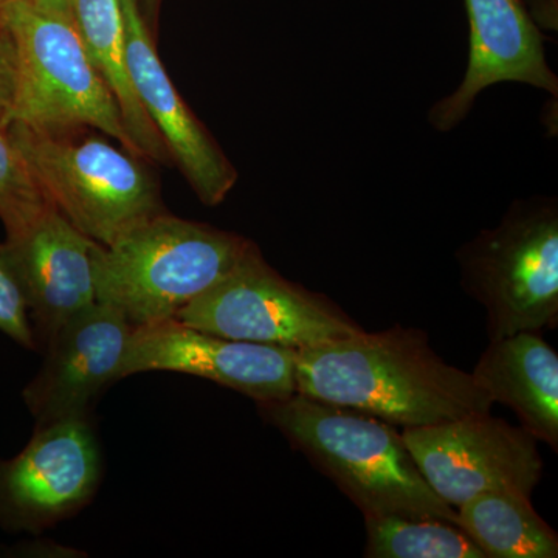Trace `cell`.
I'll use <instances>...</instances> for the list:
<instances>
[{
  "label": "cell",
  "mask_w": 558,
  "mask_h": 558,
  "mask_svg": "<svg viewBox=\"0 0 558 558\" xmlns=\"http://www.w3.org/2000/svg\"><path fill=\"white\" fill-rule=\"evenodd\" d=\"M20 275L36 343L97 303L94 248L57 208L16 240H5Z\"/></svg>",
  "instance_id": "5bb4252c"
},
{
  "label": "cell",
  "mask_w": 558,
  "mask_h": 558,
  "mask_svg": "<svg viewBox=\"0 0 558 558\" xmlns=\"http://www.w3.org/2000/svg\"><path fill=\"white\" fill-rule=\"evenodd\" d=\"M472 376L492 402L509 407L526 432L558 450V355L538 330L488 341Z\"/></svg>",
  "instance_id": "9a60e30c"
},
{
  "label": "cell",
  "mask_w": 558,
  "mask_h": 558,
  "mask_svg": "<svg viewBox=\"0 0 558 558\" xmlns=\"http://www.w3.org/2000/svg\"><path fill=\"white\" fill-rule=\"evenodd\" d=\"M101 472L89 416L38 425L17 457L0 462V524L33 534L53 527L89 505Z\"/></svg>",
  "instance_id": "9c48e42d"
},
{
  "label": "cell",
  "mask_w": 558,
  "mask_h": 558,
  "mask_svg": "<svg viewBox=\"0 0 558 558\" xmlns=\"http://www.w3.org/2000/svg\"><path fill=\"white\" fill-rule=\"evenodd\" d=\"M531 16L542 25L545 31L557 32L558 28V0H532Z\"/></svg>",
  "instance_id": "7402d4cb"
},
{
  "label": "cell",
  "mask_w": 558,
  "mask_h": 558,
  "mask_svg": "<svg viewBox=\"0 0 558 558\" xmlns=\"http://www.w3.org/2000/svg\"><path fill=\"white\" fill-rule=\"evenodd\" d=\"M296 349L248 343L170 318L132 330L120 380L148 371L190 374L259 402L296 392Z\"/></svg>",
  "instance_id": "30bf717a"
},
{
  "label": "cell",
  "mask_w": 558,
  "mask_h": 558,
  "mask_svg": "<svg viewBox=\"0 0 558 558\" xmlns=\"http://www.w3.org/2000/svg\"><path fill=\"white\" fill-rule=\"evenodd\" d=\"M461 284L486 311L488 340L558 325V201H513L458 250Z\"/></svg>",
  "instance_id": "8992f818"
},
{
  "label": "cell",
  "mask_w": 558,
  "mask_h": 558,
  "mask_svg": "<svg viewBox=\"0 0 558 558\" xmlns=\"http://www.w3.org/2000/svg\"><path fill=\"white\" fill-rule=\"evenodd\" d=\"M274 425L366 515L457 523V510L422 475L402 433L362 411L295 395L259 402Z\"/></svg>",
  "instance_id": "7a4b0ae2"
},
{
  "label": "cell",
  "mask_w": 558,
  "mask_h": 558,
  "mask_svg": "<svg viewBox=\"0 0 558 558\" xmlns=\"http://www.w3.org/2000/svg\"><path fill=\"white\" fill-rule=\"evenodd\" d=\"M132 330L123 314L97 301L50 337L43 368L24 389L38 425L89 416L102 389L120 380Z\"/></svg>",
  "instance_id": "4fadbf2b"
},
{
  "label": "cell",
  "mask_w": 558,
  "mask_h": 558,
  "mask_svg": "<svg viewBox=\"0 0 558 558\" xmlns=\"http://www.w3.org/2000/svg\"><path fill=\"white\" fill-rule=\"evenodd\" d=\"M16 69L13 44L5 31L0 32V126L9 128L13 112Z\"/></svg>",
  "instance_id": "44dd1931"
},
{
  "label": "cell",
  "mask_w": 558,
  "mask_h": 558,
  "mask_svg": "<svg viewBox=\"0 0 558 558\" xmlns=\"http://www.w3.org/2000/svg\"><path fill=\"white\" fill-rule=\"evenodd\" d=\"M51 209L53 204L11 140L9 128L0 126V220L7 240L27 233Z\"/></svg>",
  "instance_id": "d6986e66"
},
{
  "label": "cell",
  "mask_w": 558,
  "mask_h": 558,
  "mask_svg": "<svg viewBox=\"0 0 558 558\" xmlns=\"http://www.w3.org/2000/svg\"><path fill=\"white\" fill-rule=\"evenodd\" d=\"M175 319L226 339L290 349L332 343L363 330L329 296L282 277L256 244Z\"/></svg>",
  "instance_id": "52a82bcc"
},
{
  "label": "cell",
  "mask_w": 558,
  "mask_h": 558,
  "mask_svg": "<svg viewBox=\"0 0 558 558\" xmlns=\"http://www.w3.org/2000/svg\"><path fill=\"white\" fill-rule=\"evenodd\" d=\"M9 134L53 207L102 247L165 213L142 157L90 134H49L11 123Z\"/></svg>",
  "instance_id": "277c9868"
},
{
  "label": "cell",
  "mask_w": 558,
  "mask_h": 558,
  "mask_svg": "<svg viewBox=\"0 0 558 558\" xmlns=\"http://www.w3.org/2000/svg\"><path fill=\"white\" fill-rule=\"evenodd\" d=\"M469 61L457 89L428 110L433 130L451 132L488 87L519 83L558 97V76L546 60L545 36L521 0H464Z\"/></svg>",
  "instance_id": "8fae6325"
},
{
  "label": "cell",
  "mask_w": 558,
  "mask_h": 558,
  "mask_svg": "<svg viewBox=\"0 0 558 558\" xmlns=\"http://www.w3.org/2000/svg\"><path fill=\"white\" fill-rule=\"evenodd\" d=\"M422 475L451 508L492 490L531 497L543 475L538 440L490 413L403 428Z\"/></svg>",
  "instance_id": "ba28073f"
},
{
  "label": "cell",
  "mask_w": 558,
  "mask_h": 558,
  "mask_svg": "<svg viewBox=\"0 0 558 558\" xmlns=\"http://www.w3.org/2000/svg\"><path fill=\"white\" fill-rule=\"evenodd\" d=\"M72 20L92 64L119 102L128 134L143 159L171 165L170 149L140 105L128 72L120 0H70Z\"/></svg>",
  "instance_id": "2e32d148"
},
{
  "label": "cell",
  "mask_w": 558,
  "mask_h": 558,
  "mask_svg": "<svg viewBox=\"0 0 558 558\" xmlns=\"http://www.w3.org/2000/svg\"><path fill=\"white\" fill-rule=\"evenodd\" d=\"M120 7L128 72L140 105L156 124L191 190L202 204L218 207L240 174L172 84L157 54L140 0H120Z\"/></svg>",
  "instance_id": "7c38bea8"
},
{
  "label": "cell",
  "mask_w": 558,
  "mask_h": 558,
  "mask_svg": "<svg viewBox=\"0 0 558 558\" xmlns=\"http://www.w3.org/2000/svg\"><path fill=\"white\" fill-rule=\"evenodd\" d=\"M145 2L146 10H148L149 16L154 17L156 14L157 0H143Z\"/></svg>",
  "instance_id": "cb8c5ba5"
},
{
  "label": "cell",
  "mask_w": 558,
  "mask_h": 558,
  "mask_svg": "<svg viewBox=\"0 0 558 558\" xmlns=\"http://www.w3.org/2000/svg\"><path fill=\"white\" fill-rule=\"evenodd\" d=\"M296 392L399 427L490 413L494 402L433 349L427 333L396 325L296 349Z\"/></svg>",
  "instance_id": "6da1fadb"
},
{
  "label": "cell",
  "mask_w": 558,
  "mask_h": 558,
  "mask_svg": "<svg viewBox=\"0 0 558 558\" xmlns=\"http://www.w3.org/2000/svg\"><path fill=\"white\" fill-rule=\"evenodd\" d=\"M368 558H487L462 529L435 519L366 515Z\"/></svg>",
  "instance_id": "ac0fdd59"
},
{
  "label": "cell",
  "mask_w": 558,
  "mask_h": 558,
  "mask_svg": "<svg viewBox=\"0 0 558 558\" xmlns=\"http://www.w3.org/2000/svg\"><path fill=\"white\" fill-rule=\"evenodd\" d=\"M0 25L13 44L16 69L11 123L49 134L97 130L138 156L119 102L73 22L44 13L31 0H11Z\"/></svg>",
  "instance_id": "5b68a950"
},
{
  "label": "cell",
  "mask_w": 558,
  "mask_h": 558,
  "mask_svg": "<svg viewBox=\"0 0 558 558\" xmlns=\"http://www.w3.org/2000/svg\"><path fill=\"white\" fill-rule=\"evenodd\" d=\"M252 240L167 211L94 248L97 301L134 328L175 318L244 258Z\"/></svg>",
  "instance_id": "3957f363"
},
{
  "label": "cell",
  "mask_w": 558,
  "mask_h": 558,
  "mask_svg": "<svg viewBox=\"0 0 558 558\" xmlns=\"http://www.w3.org/2000/svg\"><path fill=\"white\" fill-rule=\"evenodd\" d=\"M458 527L490 558H556L557 532L517 490H492L457 510Z\"/></svg>",
  "instance_id": "e0dca14e"
},
{
  "label": "cell",
  "mask_w": 558,
  "mask_h": 558,
  "mask_svg": "<svg viewBox=\"0 0 558 558\" xmlns=\"http://www.w3.org/2000/svg\"><path fill=\"white\" fill-rule=\"evenodd\" d=\"M31 2L36 9L44 11V13L73 22L72 3H70V0H31Z\"/></svg>",
  "instance_id": "603a6c76"
},
{
  "label": "cell",
  "mask_w": 558,
  "mask_h": 558,
  "mask_svg": "<svg viewBox=\"0 0 558 558\" xmlns=\"http://www.w3.org/2000/svg\"><path fill=\"white\" fill-rule=\"evenodd\" d=\"M0 332L24 348L36 349L31 312L7 242H0Z\"/></svg>",
  "instance_id": "ffe728a7"
},
{
  "label": "cell",
  "mask_w": 558,
  "mask_h": 558,
  "mask_svg": "<svg viewBox=\"0 0 558 558\" xmlns=\"http://www.w3.org/2000/svg\"><path fill=\"white\" fill-rule=\"evenodd\" d=\"M11 2V0H0V14H2L3 7L7 5V3ZM2 25H0V32H2Z\"/></svg>",
  "instance_id": "d4e9b609"
}]
</instances>
